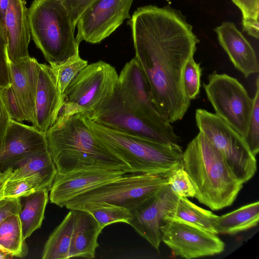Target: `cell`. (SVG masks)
I'll use <instances>...</instances> for the list:
<instances>
[{
    "instance_id": "484cf974",
    "label": "cell",
    "mask_w": 259,
    "mask_h": 259,
    "mask_svg": "<svg viewBox=\"0 0 259 259\" xmlns=\"http://www.w3.org/2000/svg\"><path fill=\"white\" fill-rule=\"evenodd\" d=\"M74 224V210L71 209L49 236L44 246L41 258H69Z\"/></svg>"
},
{
    "instance_id": "30bf717a",
    "label": "cell",
    "mask_w": 259,
    "mask_h": 259,
    "mask_svg": "<svg viewBox=\"0 0 259 259\" xmlns=\"http://www.w3.org/2000/svg\"><path fill=\"white\" fill-rule=\"evenodd\" d=\"M121 102L132 115L166 135L177 144L180 137L153 105L146 79L135 58L125 64L117 86Z\"/></svg>"
},
{
    "instance_id": "1f68e13d",
    "label": "cell",
    "mask_w": 259,
    "mask_h": 259,
    "mask_svg": "<svg viewBox=\"0 0 259 259\" xmlns=\"http://www.w3.org/2000/svg\"><path fill=\"white\" fill-rule=\"evenodd\" d=\"M202 69L199 63L193 58L190 59L185 65L183 75V86L186 98L195 99L200 93V77Z\"/></svg>"
},
{
    "instance_id": "836d02e7",
    "label": "cell",
    "mask_w": 259,
    "mask_h": 259,
    "mask_svg": "<svg viewBox=\"0 0 259 259\" xmlns=\"http://www.w3.org/2000/svg\"><path fill=\"white\" fill-rule=\"evenodd\" d=\"M1 90L3 101L11 119L19 122L25 121L23 111L11 85Z\"/></svg>"
},
{
    "instance_id": "d4e9b609",
    "label": "cell",
    "mask_w": 259,
    "mask_h": 259,
    "mask_svg": "<svg viewBox=\"0 0 259 259\" xmlns=\"http://www.w3.org/2000/svg\"><path fill=\"white\" fill-rule=\"evenodd\" d=\"M218 215L211 211L200 207L185 197H179L177 205L165 217L186 222L209 233H219L213 226Z\"/></svg>"
},
{
    "instance_id": "3957f363",
    "label": "cell",
    "mask_w": 259,
    "mask_h": 259,
    "mask_svg": "<svg viewBox=\"0 0 259 259\" xmlns=\"http://www.w3.org/2000/svg\"><path fill=\"white\" fill-rule=\"evenodd\" d=\"M183 166L194 197L211 210L231 205L243 187L220 151L200 132L183 152Z\"/></svg>"
},
{
    "instance_id": "603a6c76",
    "label": "cell",
    "mask_w": 259,
    "mask_h": 259,
    "mask_svg": "<svg viewBox=\"0 0 259 259\" xmlns=\"http://www.w3.org/2000/svg\"><path fill=\"white\" fill-rule=\"evenodd\" d=\"M49 192L48 190L42 189L21 197L22 206L19 216L24 240L40 228L49 199Z\"/></svg>"
},
{
    "instance_id": "cb8c5ba5",
    "label": "cell",
    "mask_w": 259,
    "mask_h": 259,
    "mask_svg": "<svg viewBox=\"0 0 259 259\" xmlns=\"http://www.w3.org/2000/svg\"><path fill=\"white\" fill-rule=\"evenodd\" d=\"M259 220L258 201L218 216L213 226L218 233L235 235L256 226Z\"/></svg>"
},
{
    "instance_id": "b9f144b4",
    "label": "cell",
    "mask_w": 259,
    "mask_h": 259,
    "mask_svg": "<svg viewBox=\"0 0 259 259\" xmlns=\"http://www.w3.org/2000/svg\"><path fill=\"white\" fill-rule=\"evenodd\" d=\"M11 257L9 255L0 252V259L8 258Z\"/></svg>"
},
{
    "instance_id": "7c38bea8",
    "label": "cell",
    "mask_w": 259,
    "mask_h": 259,
    "mask_svg": "<svg viewBox=\"0 0 259 259\" xmlns=\"http://www.w3.org/2000/svg\"><path fill=\"white\" fill-rule=\"evenodd\" d=\"M134 0H96L81 15L76 26V39L98 44L109 36L126 19Z\"/></svg>"
},
{
    "instance_id": "52a82bcc",
    "label": "cell",
    "mask_w": 259,
    "mask_h": 259,
    "mask_svg": "<svg viewBox=\"0 0 259 259\" xmlns=\"http://www.w3.org/2000/svg\"><path fill=\"white\" fill-rule=\"evenodd\" d=\"M118 74L110 64L99 61L84 68L71 82L63 96L59 115L79 113L87 117L115 92Z\"/></svg>"
},
{
    "instance_id": "d6a6232c",
    "label": "cell",
    "mask_w": 259,
    "mask_h": 259,
    "mask_svg": "<svg viewBox=\"0 0 259 259\" xmlns=\"http://www.w3.org/2000/svg\"><path fill=\"white\" fill-rule=\"evenodd\" d=\"M172 190L180 197H194L195 191L183 166L167 178Z\"/></svg>"
},
{
    "instance_id": "6da1fadb",
    "label": "cell",
    "mask_w": 259,
    "mask_h": 259,
    "mask_svg": "<svg viewBox=\"0 0 259 259\" xmlns=\"http://www.w3.org/2000/svg\"><path fill=\"white\" fill-rule=\"evenodd\" d=\"M135 57L150 90L151 101L168 123L182 119L190 105L183 86L187 62L199 39L180 11L169 6L137 9L128 21Z\"/></svg>"
},
{
    "instance_id": "7402d4cb",
    "label": "cell",
    "mask_w": 259,
    "mask_h": 259,
    "mask_svg": "<svg viewBox=\"0 0 259 259\" xmlns=\"http://www.w3.org/2000/svg\"><path fill=\"white\" fill-rule=\"evenodd\" d=\"M57 170L48 144L13 168L10 180L35 176L40 178L50 191Z\"/></svg>"
},
{
    "instance_id": "e0dca14e",
    "label": "cell",
    "mask_w": 259,
    "mask_h": 259,
    "mask_svg": "<svg viewBox=\"0 0 259 259\" xmlns=\"http://www.w3.org/2000/svg\"><path fill=\"white\" fill-rule=\"evenodd\" d=\"M55 73L49 65L40 63L35 100L34 126L45 134L55 123L63 106Z\"/></svg>"
},
{
    "instance_id": "ffe728a7",
    "label": "cell",
    "mask_w": 259,
    "mask_h": 259,
    "mask_svg": "<svg viewBox=\"0 0 259 259\" xmlns=\"http://www.w3.org/2000/svg\"><path fill=\"white\" fill-rule=\"evenodd\" d=\"M5 23L9 61L15 62L29 57L31 33L28 9L23 0H9Z\"/></svg>"
},
{
    "instance_id": "ac0fdd59",
    "label": "cell",
    "mask_w": 259,
    "mask_h": 259,
    "mask_svg": "<svg viewBox=\"0 0 259 259\" xmlns=\"http://www.w3.org/2000/svg\"><path fill=\"white\" fill-rule=\"evenodd\" d=\"M39 63L30 56L15 62L9 61L10 85L19 102L25 121L35 123V100Z\"/></svg>"
},
{
    "instance_id": "d6986e66",
    "label": "cell",
    "mask_w": 259,
    "mask_h": 259,
    "mask_svg": "<svg viewBox=\"0 0 259 259\" xmlns=\"http://www.w3.org/2000/svg\"><path fill=\"white\" fill-rule=\"evenodd\" d=\"M214 31L231 61L245 77L258 72V60L253 48L233 22H224Z\"/></svg>"
},
{
    "instance_id": "4dcf8cb0",
    "label": "cell",
    "mask_w": 259,
    "mask_h": 259,
    "mask_svg": "<svg viewBox=\"0 0 259 259\" xmlns=\"http://www.w3.org/2000/svg\"><path fill=\"white\" fill-rule=\"evenodd\" d=\"M256 91L253 99V107L247 130L244 138L253 155L256 156L259 151V77L256 81Z\"/></svg>"
},
{
    "instance_id": "f546056e",
    "label": "cell",
    "mask_w": 259,
    "mask_h": 259,
    "mask_svg": "<svg viewBox=\"0 0 259 259\" xmlns=\"http://www.w3.org/2000/svg\"><path fill=\"white\" fill-rule=\"evenodd\" d=\"M88 65V61L79 56L62 65L51 66L55 73L58 87L62 97L71 82Z\"/></svg>"
},
{
    "instance_id": "2e32d148",
    "label": "cell",
    "mask_w": 259,
    "mask_h": 259,
    "mask_svg": "<svg viewBox=\"0 0 259 259\" xmlns=\"http://www.w3.org/2000/svg\"><path fill=\"white\" fill-rule=\"evenodd\" d=\"M126 172L123 170L90 169L65 174L57 173L50 189L51 203L60 207L76 196L103 183L115 180Z\"/></svg>"
},
{
    "instance_id": "ab89813d",
    "label": "cell",
    "mask_w": 259,
    "mask_h": 259,
    "mask_svg": "<svg viewBox=\"0 0 259 259\" xmlns=\"http://www.w3.org/2000/svg\"><path fill=\"white\" fill-rule=\"evenodd\" d=\"M13 168L0 171V200L4 197V188L7 180L11 176Z\"/></svg>"
},
{
    "instance_id": "9a60e30c",
    "label": "cell",
    "mask_w": 259,
    "mask_h": 259,
    "mask_svg": "<svg viewBox=\"0 0 259 259\" xmlns=\"http://www.w3.org/2000/svg\"><path fill=\"white\" fill-rule=\"evenodd\" d=\"M47 145L45 134L34 126L12 120L0 143V171L13 168Z\"/></svg>"
},
{
    "instance_id": "8d00e7d4",
    "label": "cell",
    "mask_w": 259,
    "mask_h": 259,
    "mask_svg": "<svg viewBox=\"0 0 259 259\" xmlns=\"http://www.w3.org/2000/svg\"><path fill=\"white\" fill-rule=\"evenodd\" d=\"M21 197H4L0 200V224L11 215H19L21 209Z\"/></svg>"
},
{
    "instance_id": "f1b7e54d",
    "label": "cell",
    "mask_w": 259,
    "mask_h": 259,
    "mask_svg": "<svg viewBox=\"0 0 259 259\" xmlns=\"http://www.w3.org/2000/svg\"><path fill=\"white\" fill-rule=\"evenodd\" d=\"M42 189H47L42 180L37 177L8 179L4 188V197H23Z\"/></svg>"
},
{
    "instance_id": "74e56055",
    "label": "cell",
    "mask_w": 259,
    "mask_h": 259,
    "mask_svg": "<svg viewBox=\"0 0 259 259\" xmlns=\"http://www.w3.org/2000/svg\"><path fill=\"white\" fill-rule=\"evenodd\" d=\"M240 10L242 20H258L259 0H232Z\"/></svg>"
},
{
    "instance_id": "ba28073f",
    "label": "cell",
    "mask_w": 259,
    "mask_h": 259,
    "mask_svg": "<svg viewBox=\"0 0 259 259\" xmlns=\"http://www.w3.org/2000/svg\"><path fill=\"white\" fill-rule=\"evenodd\" d=\"M195 120L203 133L220 151L236 178L243 184L256 171V159L244 138L215 113L203 109L196 110Z\"/></svg>"
},
{
    "instance_id": "9c48e42d",
    "label": "cell",
    "mask_w": 259,
    "mask_h": 259,
    "mask_svg": "<svg viewBox=\"0 0 259 259\" xmlns=\"http://www.w3.org/2000/svg\"><path fill=\"white\" fill-rule=\"evenodd\" d=\"M207 97L217 115L243 137L251 116L253 99L238 80L214 71L203 84Z\"/></svg>"
},
{
    "instance_id": "8fae6325",
    "label": "cell",
    "mask_w": 259,
    "mask_h": 259,
    "mask_svg": "<svg viewBox=\"0 0 259 259\" xmlns=\"http://www.w3.org/2000/svg\"><path fill=\"white\" fill-rule=\"evenodd\" d=\"M163 241L175 256L186 259L213 255L225 249L217 236L186 222L165 218L161 227Z\"/></svg>"
},
{
    "instance_id": "44dd1931",
    "label": "cell",
    "mask_w": 259,
    "mask_h": 259,
    "mask_svg": "<svg viewBox=\"0 0 259 259\" xmlns=\"http://www.w3.org/2000/svg\"><path fill=\"white\" fill-rule=\"evenodd\" d=\"M73 210L74 224L69 257L93 258L99 246L98 238L103 228L89 212L80 209Z\"/></svg>"
},
{
    "instance_id": "277c9868",
    "label": "cell",
    "mask_w": 259,
    "mask_h": 259,
    "mask_svg": "<svg viewBox=\"0 0 259 259\" xmlns=\"http://www.w3.org/2000/svg\"><path fill=\"white\" fill-rule=\"evenodd\" d=\"M95 136L132 169V173L151 174L167 178L183 166L179 144L159 142L105 126L85 117Z\"/></svg>"
},
{
    "instance_id": "7a4b0ae2",
    "label": "cell",
    "mask_w": 259,
    "mask_h": 259,
    "mask_svg": "<svg viewBox=\"0 0 259 259\" xmlns=\"http://www.w3.org/2000/svg\"><path fill=\"white\" fill-rule=\"evenodd\" d=\"M45 135L58 174L90 169L132 173L128 165L95 136L81 114L59 115Z\"/></svg>"
},
{
    "instance_id": "5bb4252c",
    "label": "cell",
    "mask_w": 259,
    "mask_h": 259,
    "mask_svg": "<svg viewBox=\"0 0 259 259\" xmlns=\"http://www.w3.org/2000/svg\"><path fill=\"white\" fill-rule=\"evenodd\" d=\"M85 117L130 135L162 143L179 144L166 135L129 113L121 102L117 88L112 96Z\"/></svg>"
},
{
    "instance_id": "8992f818",
    "label": "cell",
    "mask_w": 259,
    "mask_h": 259,
    "mask_svg": "<svg viewBox=\"0 0 259 259\" xmlns=\"http://www.w3.org/2000/svg\"><path fill=\"white\" fill-rule=\"evenodd\" d=\"M167 184V178L157 175L126 173L79 194L65 207L71 210L83 205L108 204L131 210Z\"/></svg>"
},
{
    "instance_id": "83f0119b",
    "label": "cell",
    "mask_w": 259,
    "mask_h": 259,
    "mask_svg": "<svg viewBox=\"0 0 259 259\" xmlns=\"http://www.w3.org/2000/svg\"><path fill=\"white\" fill-rule=\"evenodd\" d=\"M76 209L90 213L102 228L116 223L129 224L132 217L131 211L125 208L108 205H83Z\"/></svg>"
},
{
    "instance_id": "e575fe53",
    "label": "cell",
    "mask_w": 259,
    "mask_h": 259,
    "mask_svg": "<svg viewBox=\"0 0 259 259\" xmlns=\"http://www.w3.org/2000/svg\"><path fill=\"white\" fill-rule=\"evenodd\" d=\"M10 84L9 59L7 53V37L0 26V89Z\"/></svg>"
},
{
    "instance_id": "4316f807",
    "label": "cell",
    "mask_w": 259,
    "mask_h": 259,
    "mask_svg": "<svg viewBox=\"0 0 259 259\" xmlns=\"http://www.w3.org/2000/svg\"><path fill=\"white\" fill-rule=\"evenodd\" d=\"M0 252L11 257L21 258L28 252L18 214L10 216L0 224Z\"/></svg>"
},
{
    "instance_id": "4fadbf2b",
    "label": "cell",
    "mask_w": 259,
    "mask_h": 259,
    "mask_svg": "<svg viewBox=\"0 0 259 259\" xmlns=\"http://www.w3.org/2000/svg\"><path fill=\"white\" fill-rule=\"evenodd\" d=\"M179 197L168 184L130 210L132 217L128 224L158 251L165 217L175 208Z\"/></svg>"
},
{
    "instance_id": "60d3db41",
    "label": "cell",
    "mask_w": 259,
    "mask_h": 259,
    "mask_svg": "<svg viewBox=\"0 0 259 259\" xmlns=\"http://www.w3.org/2000/svg\"><path fill=\"white\" fill-rule=\"evenodd\" d=\"M9 3V0H0V25L3 26L5 29V17Z\"/></svg>"
},
{
    "instance_id": "f35d334b",
    "label": "cell",
    "mask_w": 259,
    "mask_h": 259,
    "mask_svg": "<svg viewBox=\"0 0 259 259\" xmlns=\"http://www.w3.org/2000/svg\"><path fill=\"white\" fill-rule=\"evenodd\" d=\"M0 89V143L7 133L12 119L6 107Z\"/></svg>"
},
{
    "instance_id": "5b68a950",
    "label": "cell",
    "mask_w": 259,
    "mask_h": 259,
    "mask_svg": "<svg viewBox=\"0 0 259 259\" xmlns=\"http://www.w3.org/2000/svg\"><path fill=\"white\" fill-rule=\"evenodd\" d=\"M28 14L34 42L51 66L80 56L75 27L61 0H34Z\"/></svg>"
},
{
    "instance_id": "d590c367",
    "label": "cell",
    "mask_w": 259,
    "mask_h": 259,
    "mask_svg": "<svg viewBox=\"0 0 259 259\" xmlns=\"http://www.w3.org/2000/svg\"><path fill=\"white\" fill-rule=\"evenodd\" d=\"M95 1L61 0L69 14L73 26L75 28L81 15Z\"/></svg>"
}]
</instances>
